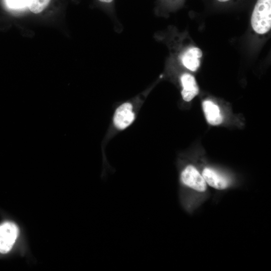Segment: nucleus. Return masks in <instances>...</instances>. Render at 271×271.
<instances>
[{
	"mask_svg": "<svg viewBox=\"0 0 271 271\" xmlns=\"http://www.w3.org/2000/svg\"><path fill=\"white\" fill-rule=\"evenodd\" d=\"M202 107L209 123L213 125L221 123L222 116L219 108L216 104L210 100H205L202 103Z\"/></svg>",
	"mask_w": 271,
	"mask_h": 271,
	"instance_id": "8",
	"label": "nucleus"
},
{
	"mask_svg": "<svg viewBox=\"0 0 271 271\" xmlns=\"http://www.w3.org/2000/svg\"><path fill=\"white\" fill-rule=\"evenodd\" d=\"M99 1L104 3H111L113 0H98Z\"/></svg>",
	"mask_w": 271,
	"mask_h": 271,
	"instance_id": "11",
	"label": "nucleus"
},
{
	"mask_svg": "<svg viewBox=\"0 0 271 271\" xmlns=\"http://www.w3.org/2000/svg\"><path fill=\"white\" fill-rule=\"evenodd\" d=\"M181 183L198 192H204L207 188L203 176L193 166H186L181 172Z\"/></svg>",
	"mask_w": 271,
	"mask_h": 271,
	"instance_id": "3",
	"label": "nucleus"
},
{
	"mask_svg": "<svg viewBox=\"0 0 271 271\" xmlns=\"http://www.w3.org/2000/svg\"><path fill=\"white\" fill-rule=\"evenodd\" d=\"M144 98L137 97L120 104L115 109L102 142V148L114 137L129 127L135 121L142 107Z\"/></svg>",
	"mask_w": 271,
	"mask_h": 271,
	"instance_id": "1",
	"label": "nucleus"
},
{
	"mask_svg": "<svg viewBox=\"0 0 271 271\" xmlns=\"http://www.w3.org/2000/svg\"><path fill=\"white\" fill-rule=\"evenodd\" d=\"M251 26L258 34H263L271 28V0H257L251 18Z\"/></svg>",
	"mask_w": 271,
	"mask_h": 271,
	"instance_id": "2",
	"label": "nucleus"
},
{
	"mask_svg": "<svg viewBox=\"0 0 271 271\" xmlns=\"http://www.w3.org/2000/svg\"><path fill=\"white\" fill-rule=\"evenodd\" d=\"M202 56V51L193 47L187 50L182 56L181 61L183 65L192 71H196L200 66L199 58Z\"/></svg>",
	"mask_w": 271,
	"mask_h": 271,
	"instance_id": "6",
	"label": "nucleus"
},
{
	"mask_svg": "<svg viewBox=\"0 0 271 271\" xmlns=\"http://www.w3.org/2000/svg\"><path fill=\"white\" fill-rule=\"evenodd\" d=\"M202 176L206 183L215 189L222 190L228 186L229 183L226 179L210 168H205Z\"/></svg>",
	"mask_w": 271,
	"mask_h": 271,
	"instance_id": "7",
	"label": "nucleus"
},
{
	"mask_svg": "<svg viewBox=\"0 0 271 271\" xmlns=\"http://www.w3.org/2000/svg\"><path fill=\"white\" fill-rule=\"evenodd\" d=\"M183 89L181 95L186 101H190L199 93V88L195 79L188 73L183 74L180 78Z\"/></svg>",
	"mask_w": 271,
	"mask_h": 271,
	"instance_id": "5",
	"label": "nucleus"
},
{
	"mask_svg": "<svg viewBox=\"0 0 271 271\" xmlns=\"http://www.w3.org/2000/svg\"><path fill=\"white\" fill-rule=\"evenodd\" d=\"M218 1L219 2H227L229 0H218Z\"/></svg>",
	"mask_w": 271,
	"mask_h": 271,
	"instance_id": "12",
	"label": "nucleus"
},
{
	"mask_svg": "<svg viewBox=\"0 0 271 271\" xmlns=\"http://www.w3.org/2000/svg\"><path fill=\"white\" fill-rule=\"evenodd\" d=\"M50 1L51 0H30L28 7L32 13L39 14L48 6Z\"/></svg>",
	"mask_w": 271,
	"mask_h": 271,
	"instance_id": "9",
	"label": "nucleus"
},
{
	"mask_svg": "<svg viewBox=\"0 0 271 271\" xmlns=\"http://www.w3.org/2000/svg\"><path fill=\"white\" fill-rule=\"evenodd\" d=\"M30 0H6L7 6L12 9H21L28 7Z\"/></svg>",
	"mask_w": 271,
	"mask_h": 271,
	"instance_id": "10",
	"label": "nucleus"
},
{
	"mask_svg": "<svg viewBox=\"0 0 271 271\" xmlns=\"http://www.w3.org/2000/svg\"><path fill=\"white\" fill-rule=\"evenodd\" d=\"M19 233L17 226L6 222L0 225V252L6 253L13 246Z\"/></svg>",
	"mask_w": 271,
	"mask_h": 271,
	"instance_id": "4",
	"label": "nucleus"
}]
</instances>
